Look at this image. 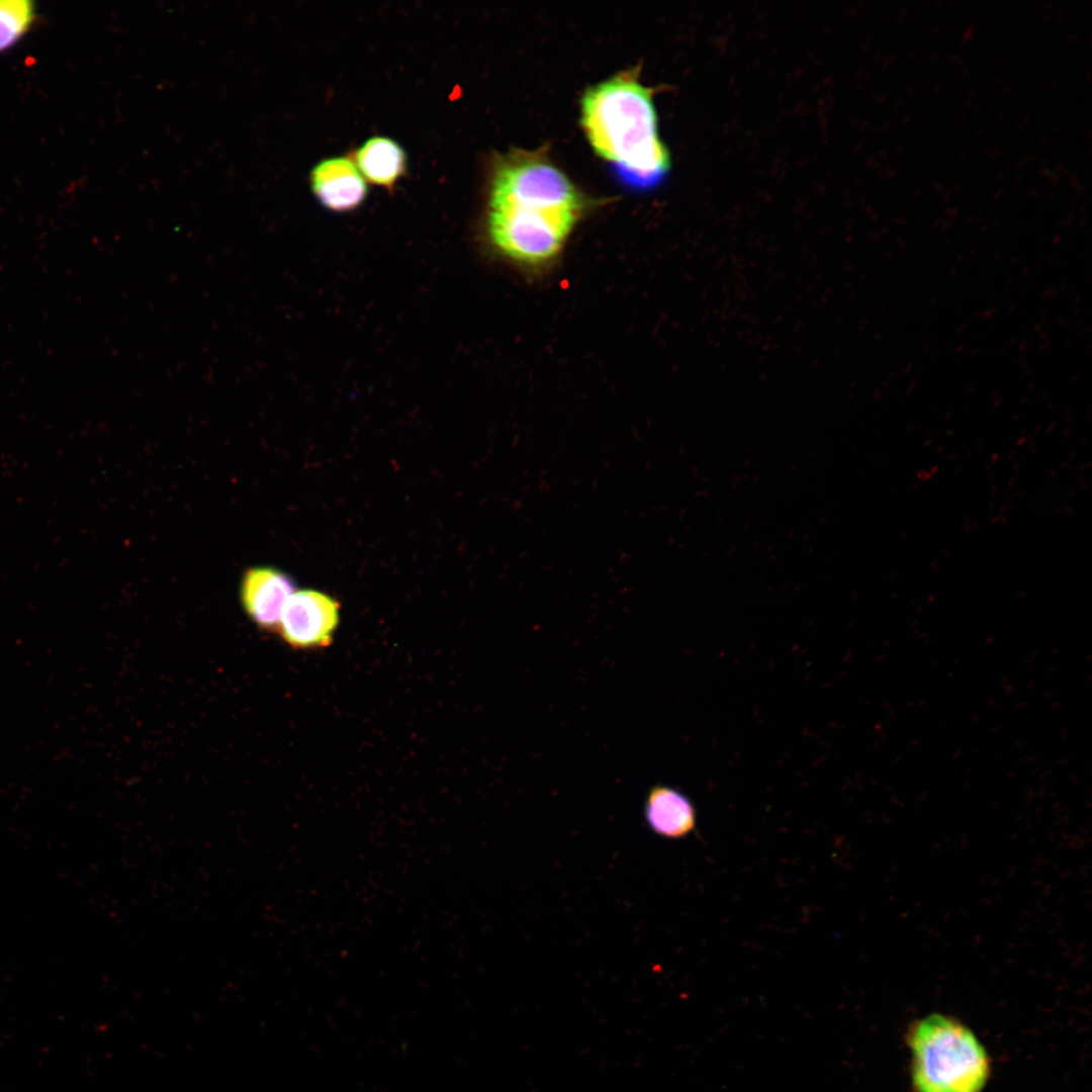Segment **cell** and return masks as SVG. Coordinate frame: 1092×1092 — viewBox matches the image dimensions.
<instances>
[{
    "mask_svg": "<svg viewBox=\"0 0 1092 1092\" xmlns=\"http://www.w3.org/2000/svg\"><path fill=\"white\" fill-rule=\"evenodd\" d=\"M355 164L366 181L388 188L404 174L406 157L392 139L373 136L356 151Z\"/></svg>",
    "mask_w": 1092,
    "mask_h": 1092,
    "instance_id": "cell-8",
    "label": "cell"
},
{
    "mask_svg": "<svg viewBox=\"0 0 1092 1092\" xmlns=\"http://www.w3.org/2000/svg\"><path fill=\"white\" fill-rule=\"evenodd\" d=\"M339 621L336 600L320 590L300 589L286 601L276 632L293 648L325 647L331 644Z\"/></svg>",
    "mask_w": 1092,
    "mask_h": 1092,
    "instance_id": "cell-4",
    "label": "cell"
},
{
    "mask_svg": "<svg viewBox=\"0 0 1092 1092\" xmlns=\"http://www.w3.org/2000/svg\"><path fill=\"white\" fill-rule=\"evenodd\" d=\"M310 185L318 202L335 212L356 209L368 192L366 180L347 157H333L316 164L310 173Z\"/></svg>",
    "mask_w": 1092,
    "mask_h": 1092,
    "instance_id": "cell-6",
    "label": "cell"
},
{
    "mask_svg": "<svg viewBox=\"0 0 1092 1092\" xmlns=\"http://www.w3.org/2000/svg\"><path fill=\"white\" fill-rule=\"evenodd\" d=\"M581 123L594 150L631 182L654 184L668 171L651 94L636 74L621 73L589 88L582 97Z\"/></svg>",
    "mask_w": 1092,
    "mask_h": 1092,
    "instance_id": "cell-2",
    "label": "cell"
},
{
    "mask_svg": "<svg viewBox=\"0 0 1092 1092\" xmlns=\"http://www.w3.org/2000/svg\"><path fill=\"white\" fill-rule=\"evenodd\" d=\"M295 592L291 577L271 566L247 568L240 582V601L250 621L263 631H277L286 601Z\"/></svg>",
    "mask_w": 1092,
    "mask_h": 1092,
    "instance_id": "cell-5",
    "label": "cell"
},
{
    "mask_svg": "<svg viewBox=\"0 0 1092 1092\" xmlns=\"http://www.w3.org/2000/svg\"><path fill=\"white\" fill-rule=\"evenodd\" d=\"M582 209L569 179L540 155L514 153L491 179L487 234L504 257L528 266L555 259Z\"/></svg>",
    "mask_w": 1092,
    "mask_h": 1092,
    "instance_id": "cell-1",
    "label": "cell"
},
{
    "mask_svg": "<svg viewBox=\"0 0 1092 1092\" xmlns=\"http://www.w3.org/2000/svg\"><path fill=\"white\" fill-rule=\"evenodd\" d=\"M643 816L648 828L665 839H681L693 833L697 811L692 800L676 788L652 786L645 797Z\"/></svg>",
    "mask_w": 1092,
    "mask_h": 1092,
    "instance_id": "cell-7",
    "label": "cell"
},
{
    "mask_svg": "<svg viewBox=\"0 0 1092 1092\" xmlns=\"http://www.w3.org/2000/svg\"><path fill=\"white\" fill-rule=\"evenodd\" d=\"M39 19L31 0H0V54L16 47L32 31Z\"/></svg>",
    "mask_w": 1092,
    "mask_h": 1092,
    "instance_id": "cell-9",
    "label": "cell"
},
{
    "mask_svg": "<svg viewBox=\"0 0 1092 1092\" xmlns=\"http://www.w3.org/2000/svg\"><path fill=\"white\" fill-rule=\"evenodd\" d=\"M916 1092H981L990 1061L974 1032L958 1019L932 1013L909 1036Z\"/></svg>",
    "mask_w": 1092,
    "mask_h": 1092,
    "instance_id": "cell-3",
    "label": "cell"
}]
</instances>
